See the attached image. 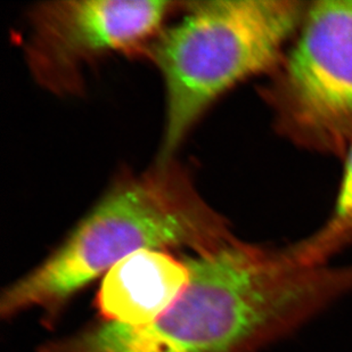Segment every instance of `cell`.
I'll use <instances>...</instances> for the list:
<instances>
[{
	"label": "cell",
	"mask_w": 352,
	"mask_h": 352,
	"mask_svg": "<svg viewBox=\"0 0 352 352\" xmlns=\"http://www.w3.org/2000/svg\"><path fill=\"white\" fill-rule=\"evenodd\" d=\"M190 276L185 258L157 250L135 253L104 276L96 299L100 319L128 325L152 322L182 294Z\"/></svg>",
	"instance_id": "obj_6"
},
{
	"label": "cell",
	"mask_w": 352,
	"mask_h": 352,
	"mask_svg": "<svg viewBox=\"0 0 352 352\" xmlns=\"http://www.w3.org/2000/svg\"><path fill=\"white\" fill-rule=\"evenodd\" d=\"M236 239L225 217L203 199L190 171L157 160L121 177L67 239L0 296L3 319L39 311L53 326L81 289L143 250L219 249Z\"/></svg>",
	"instance_id": "obj_2"
},
{
	"label": "cell",
	"mask_w": 352,
	"mask_h": 352,
	"mask_svg": "<svg viewBox=\"0 0 352 352\" xmlns=\"http://www.w3.org/2000/svg\"><path fill=\"white\" fill-rule=\"evenodd\" d=\"M298 31L263 100L283 137L344 157L352 143V0L308 3Z\"/></svg>",
	"instance_id": "obj_4"
},
{
	"label": "cell",
	"mask_w": 352,
	"mask_h": 352,
	"mask_svg": "<svg viewBox=\"0 0 352 352\" xmlns=\"http://www.w3.org/2000/svg\"><path fill=\"white\" fill-rule=\"evenodd\" d=\"M344 157L342 184L327 223L310 237L286 248L300 266H326L334 254L352 244V143Z\"/></svg>",
	"instance_id": "obj_7"
},
{
	"label": "cell",
	"mask_w": 352,
	"mask_h": 352,
	"mask_svg": "<svg viewBox=\"0 0 352 352\" xmlns=\"http://www.w3.org/2000/svg\"><path fill=\"white\" fill-rule=\"evenodd\" d=\"M185 260L190 282L152 322L102 319L37 352H259L352 293V266H300L237 237Z\"/></svg>",
	"instance_id": "obj_1"
},
{
	"label": "cell",
	"mask_w": 352,
	"mask_h": 352,
	"mask_svg": "<svg viewBox=\"0 0 352 352\" xmlns=\"http://www.w3.org/2000/svg\"><path fill=\"white\" fill-rule=\"evenodd\" d=\"M307 6L300 0L186 3L183 19L166 25L140 52L157 67L166 89V124L157 160L173 159L223 94L277 67Z\"/></svg>",
	"instance_id": "obj_3"
},
{
	"label": "cell",
	"mask_w": 352,
	"mask_h": 352,
	"mask_svg": "<svg viewBox=\"0 0 352 352\" xmlns=\"http://www.w3.org/2000/svg\"><path fill=\"white\" fill-rule=\"evenodd\" d=\"M186 3L166 0H64L29 12L25 58L31 76L58 96L81 93L91 64L112 53H138Z\"/></svg>",
	"instance_id": "obj_5"
}]
</instances>
